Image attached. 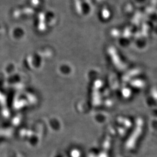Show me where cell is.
<instances>
[{
	"mask_svg": "<svg viewBox=\"0 0 157 157\" xmlns=\"http://www.w3.org/2000/svg\"><path fill=\"white\" fill-rule=\"evenodd\" d=\"M147 0H135L136 3L139 4H143L146 2Z\"/></svg>",
	"mask_w": 157,
	"mask_h": 157,
	"instance_id": "1",
	"label": "cell"
}]
</instances>
